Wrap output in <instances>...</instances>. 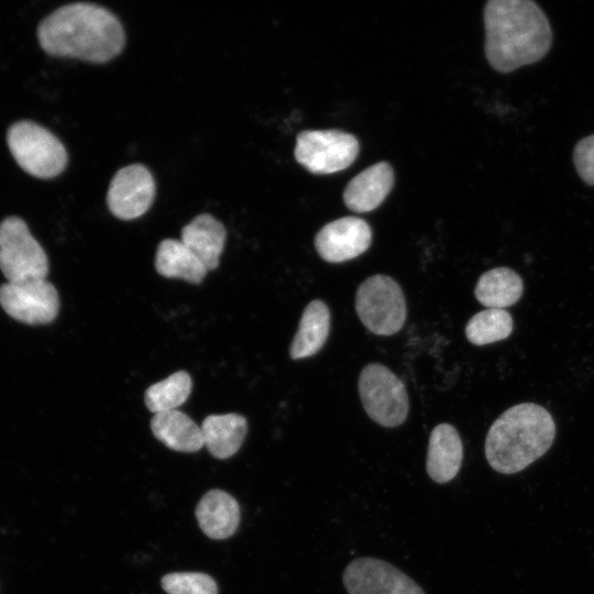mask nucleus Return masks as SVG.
<instances>
[{
  "label": "nucleus",
  "instance_id": "1",
  "mask_svg": "<svg viewBox=\"0 0 594 594\" xmlns=\"http://www.w3.org/2000/svg\"><path fill=\"white\" fill-rule=\"evenodd\" d=\"M41 47L51 56L106 63L121 53L125 33L108 9L89 2L63 6L37 28Z\"/></svg>",
  "mask_w": 594,
  "mask_h": 594
},
{
  "label": "nucleus",
  "instance_id": "2",
  "mask_svg": "<svg viewBox=\"0 0 594 594\" xmlns=\"http://www.w3.org/2000/svg\"><path fill=\"white\" fill-rule=\"evenodd\" d=\"M485 56L499 73L535 64L549 52L552 31L531 0H490L484 7Z\"/></svg>",
  "mask_w": 594,
  "mask_h": 594
},
{
  "label": "nucleus",
  "instance_id": "3",
  "mask_svg": "<svg viewBox=\"0 0 594 594\" xmlns=\"http://www.w3.org/2000/svg\"><path fill=\"white\" fill-rule=\"evenodd\" d=\"M556 425L543 407L525 403L504 411L488 429L485 457L498 473H517L551 447Z\"/></svg>",
  "mask_w": 594,
  "mask_h": 594
},
{
  "label": "nucleus",
  "instance_id": "4",
  "mask_svg": "<svg viewBox=\"0 0 594 594\" xmlns=\"http://www.w3.org/2000/svg\"><path fill=\"white\" fill-rule=\"evenodd\" d=\"M7 143L19 166L34 177H56L67 165L68 155L63 143L35 122L13 123L8 129Z\"/></svg>",
  "mask_w": 594,
  "mask_h": 594
},
{
  "label": "nucleus",
  "instance_id": "5",
  "mask_svg": "<svg viewBox=\"0 0 594 594\" xmlns=\"http://www.w3.org/2000/svg\"><path fill=\"white\" fill-rule=\"evenodd\" d=\"M355 311L365 328L377 336L398 332L407 317L404 293L391 276L375 274L360 284Z\"/></svg>",
  "mask_w": 594,
  "mask_h": 594
},
{
  "label": "nucleus",
  "instance_id": "6",
  "mask_svg": "<svg viewBox=\"0 0 594 594\" xmlns=\"http://www.w3.org/2000/svg\"><path fill=\"white\" fill-rule=\"evenodd\" d=\"M358 388L365 413L376 424L393 428L406 420L408 394L404 383L388 367L380 363L364 366Z\"/></svg>",
  "mask_w": 594,
  "mask_h": 594
},
{
  "label": "nucleus",
  "instance_id": "7",
  "mask_svg": "<svg viewBox=\"0 0 594 594\" xmlns=\"http://www.w3.org/2000/svg\"><path fill=\"white\" fill-rule=\"evenodd\" d=\"M0 270L9 283L43 279L48 273L45 251L19 217L0 223Z\"/></svg>",
  "mask_w": 594,
  "mask_h": 594
},
{
  "label": "nucleus",
  "instance_id": "8",
  "mask_svg": "<svg viewBox=\"0 0 594 594\" xmlns=\"http://www.w3.org/2000/svg\"><path fill=\"white\" fill-rule=\"evenodd\" d=\"M358 139L340 130H307L296 138V161L314 174L345 169L359 154Z\"/></svg>",
  "mask_w": 594,
  "mask_h": 594
},
{
  "label": "nucleus",
  "instance_id": "9",
  "mask_svg": "<svg viewBox=\"0 0 594 594\" xmlns=\"http://www.w3.org/2000/svg\"><path fill=\"white\" fill-rule=\"evenodd\" d=\"M0 305L15 320L45 324L56 318L59 298L56 288L46 278L7 282L0 286Z\"/></svg>",
  "mask_w": 594,
  "mask_h": 594
},
{
  "label": "nucleus",
  "instance_id": "10",
  "mask_svg": "<svg viewBox=\"0 0 594 594\" xmlns=\"http://www.w3.org/2000/svg\"><path fill=\"white\" fill-rule=\"evenodd\" d=\"M342 581L349 594H425L408 575L376 558H358L344 569Z\"/></svg>",
  "mask_w": 594,
  "mask_h": 594
},
{
  "label": "nucleus",
  "instance_id": "11",
  "mask_svg": "<svg viewBox=\"0 0 594 594\" xmlns=\"http://www.w3.org/2000/svg\"><path fill=\"white\" fill-rule=\"evenodd\" d=\"M155 197V182L148 168L131 164L119 169L112 177L107 205L110 212L121 220H133L143 216Z\"/></svg>",
  "mask_w": 594,
  "mask_h": 594
},
{
  "label": "nucleus",
  "instance_id": "12",
  "mask_svg": "<svg viewBox=\"0 0 594 594\" xmlns=\"http://www.w3.org/2000/svg\"><path fill=\"white\" fill-rule=\"evenodd\" d=\"M372 242L369 223L356 217H343L324 224L314 244L319 256L329 263H342L364 253Z\"/></svg>",
  "mask_w": 594,
  "mask_h": 594
},
{
  "label": "nucleus",
  "instance_id": "13",
  "mask_svg": "<svg viewBox=\"0 0 594 594\" xmlns=\"http://www.w3.org/2000/svg\"><path fill=\"white\" fill-rule=\"evenodd\" d=\"M393 184V167L387 162H378L348 183L343 191L344 204L354 212L372 211L384 201Z\"/></svg>",
  "mask_w": 594,
  "mask_h": 594
},
{
  "label": "nucleus",
  "instance_id": "14",
  "mask_svg": "<svg viewBox=\"0 0 594 594\" xmlns=\"http://www.w3.org/2000/svg\"><path fill=\"white\" fill-rule=\"evenodd\" d=\"M463 460V444L457 429L447 422L437 425L429 437L426 470L429 477L444 484L453 480Z\"/></svg>",
  "mask_w": 594,
  "mask_h": 594
},
{
  "label": "nucleus",
  "instance_id": "15",
  "mask_svg": "<svg viewBox=\"0 0 594 594\" xmlns=\"http://www.w3.org/2000/svg\"><path fill=\"white\" fill-rule=\"evenodd\" d=\"M197 522L202 532L213 540L231 537L241 518L237 499L222 490L208 491L196 506Z\"/></svg>",
  "mask_w": 594,
  "mask_h": 594
},
{
  "label": "nucleus",
  "instance_id": "16",
  "mask_svg": "<svg viewBox=\"0 0 594 594\" xmlns=\"http://www.w3.org/2000/svg\"><path fill=\"white\" fill-rule=\"evenodd\" d=\"M226 239L224 226L209 213L198 215L180 232V241L207 271L218 267Z\"/></svg>",
  "mask_w": 594,
  "mask_h": 594
},
{
  "label": "nucleus",
  "instance_id": "17",
  "mask_svg": "<svg viewBox=\"0 0 594 594\" xmlns=\"http://www.w3.org/2000/svg\"><path fill=\"white\" fill-rule=\"evenodd\" d=\"M330 310L320 299L311 300L302 311L298 329L289 348L293 360L317 354L324 345L330 332Z\"/></svg>",
  "mask_w": 594,
  "mask_h": 594
},
{
  "label": "nucleus",
  "instance_id": "18",
  "mask_svg": "<svg viewBox=\"0 0 594 594\" xmlns=\"http://www.w3.org/2000/svg\"><path fill=\"white\" fill-rule=\"evenodd\" d=\"M151 429L157 440L174 451L193 453L205 447L200 426L178 409L154 414Z\"/></svg>",
  "mask_w": 594,
  "mask_h": 594
},
{
  "label": "nucleus",
  "instance_id": "19",
  "mask_svg": "<svg viewBox=\"0 0 594 594\" xmlns=\"http://www.w3.org/2000/svg\"><path fill=\"white\" fill-rule=\"evenodd\" d=\"M204 444L210 454L224 460L241 448L248 432L246 419L239 414L210 415L201 426Z\"/></svg>",
  "mask_w": 594,
  "mask_h": 594
},
{
  "label": "nucleus",
  "instance_id": "20",
  "mask_svg": "<svg viewBox=\"0 0 594 594\" xmlns=\"http://www.w3.org/2000/svg\"><path fill=\"white\" fill-rule=\"evenodd\" d=\"M155 268L166 278H180L191 284H200L208 272L189 249L175 239L160 242L155 254Z\"/></svg>",
  "mask_w": 594,
  "mask_h": 594
},
{
  "label": "nucleus",
  "instance_id": "21",
  "mask_svg": "<svg viewBox=\"0 0 594 594\" xmlns=\"http://www.w3.org/2000/svg\"><path fill=\"white\" fill-rule=\"evenodd\" d=\"M522 290V279L515 271L496 267L481 275L474 294L483 306L503 309L517 302Z\"/></svg>",
  "mask_w": 594,
  "mask_h": 594
},
{
  "label": "nucleus",
  "instance_id": "22",
  "mask_svg": "<svg viewBox=\"0 0 594 594\" xmlns=\"http://www.w3.org/2000/svg\"><path fill=\"white\" fill-rule=\"evenodd\" d=\"M191 387L190 375L185 371H178L146 389L145 405L153 414L176 410L188 399Z\"/></svg>",
  "mask_w": 594,
  "mask_h": 594
},
{
  "label": "nucleus",
  "instance_id": "23",
  "mask_svg": "<svg viewBox=\"0 0 594 594\" xmlns=\"http://www.w3.org/2000/svg\"><path fill=\"white\" fill-rule=\"evenodd\" d=\"M513 326L508 311L487 308L470 318L465 326V336L472 344L485 345L506 339L512 333Z\"/></svg>",
  "mask_w": 594,
  "mask_h": 594
},
{
  "label": "nucleus",
  "instance_id": "24",
  "mask_svg": "<svg viewBox=\"0 0 594 594\" xmlns=\"http://www.w3.org/2000/svg\"><path fill=\"white\" fill-rule=\"evenodd\" d=\"M161 585L167 594H218L216 581L200 572L168 573L162 578Z\"/></svg>",
  "mask_w": 594,
  "mask_h": 594
},
{
  "label": "nucleus",
  "instance_id": "25",
  "mask_svg": "<svg viewBox=\"0 0 594 594\" xmlns=\"http://www.w3.org/2000/svg\"><path fill=\"white\" fill-rule=\"evenodd\" d=\"M573 162L583 182L594 186V134L579 141L574 147Z\"/></svg>",
  "mask_w": 594,
  "mask_h": 594
}]
</instances>
